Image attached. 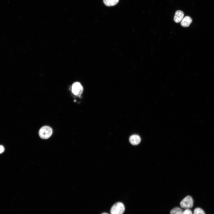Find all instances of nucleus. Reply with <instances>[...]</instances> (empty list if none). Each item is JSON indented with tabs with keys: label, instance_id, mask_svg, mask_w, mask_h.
I'll return each mask as SVG.
<instances>
[{
	"label": "nucleus",
	"instance_id": "1",
	"mask_svg": "<svg viewBox=\"0 0 214 214\" xmlns=\"http://www.w3.org/2000/svg\"><path fill=\"white\" fill-rule=\"evenodd\" d=\"M52 133V129L51 127L48 126H44L40 129L38 133L40 138L47 139L51 137Z\"/></svg>",
	"mask_w": 214,
	"mask_h": 214
},
{
	"label": "nucleus",
	"instance_id": "2",
	"mask_svg": "<svg viewBox=\"0 0 214 214\" xmlns=\"http://www.w3.org/2000/svg\"><path fill=\"white\" fill-rule=\"evenodd\" d=\"M125 207L122 202H118L113 205L111 208V214H123L125 210Z\"/></svg>",
	"mask_w": 214,
	"mask_h": 214
},
{
	"label": "nucleus",
	"instance_id": "3",
	"mask_svg": "<svg viewBox=\"0 0 214 214\" xmlns=\"http://www.w3.org/2000/svg\"><path fill=\"white\" fill-rule=\"evenodd\" d=\"M193 202L192 197L190 196H188L181 201L180 204L182 208L188 209L193 206Z\"/></svg>",
	"mask_w": 214,
	"mask_h": 214
},
{
	"label": "nucleus",
	"instance_id": "4",
	"mask_svg": "<svg viewBox=\"0 0 214 214\" xmlns=\"http://www.w3.org/2000/svg\"><path fill=\"white\" fill-rule=\"evenodd\" d=\"M83 90V87L79 82L74 83L72 86V91L75 95L80 97Z\"/></svg>",
	"mask_w": 214,
	"mask_h": 214
},
{
	"label": "nucleus",
	"instance_id": "5",
	"mask_svg": "<svg viewBox=\"0 0 214 214\" xmlns=\"http://www.w3.org/2000/svg\"><path fill=\"white\" fill-rule=\"evenodd\" d=\"M184 16L183 12L181 10H178L175 12L174 18V21L176 23H179L182 21Z\"/></svg>",
	"mask_w": 214,
	"mask_h": 214
},
{
	"label": "nucleus",
	"instance_id": "6",
	"mask_svg": "<svg viewBox=\"0 0 214 214\" xmlns=\"http://www.w3.org/2000/svg\"><path fill=\"white\" fill-rule=\"evenodd\" d=\"M129 140L132 144L135 145L138 144L140 143L141 139L139 135L134 134L130 137Z\"/></svg>",
	"mask_w": 214,
	"mask_h": 214
},
{
	"label": "nucleus",
	"instance_id": "7",
	"mask_svg": "<svg viewBox=\"0 0 214 214\" xmlns=\"http://www.w3.org/2000/svg\"><path fill=\"white\" fill-rule=\"evenodd\" d=\"M192 21L191 18L189 16H186L181 21V25L184 27H188Z\"/></svg>",
	"mask_w": 214,
	"mask_h": 214
},
{
	"label": "nucleus",
	"instance_id": "8",
	"mask_svg": "<svg viewBox=\"0 0 214 214\" xmlns=\"http://www.w3.org/2000/svg\"><path fill=\"white\" fill-rule=\"evenodd\" d=\"M119 0H103L105 4L107 6H112L116 5Z\"/></svg>",
	"mask_w": 214,
	"mask_h": 214
},
{
	"label": "nucleus",
	"instance_id": "9",
	"mask_svg": "<svg viewBox=\"0 0 214 214\" xmlns=\"http://www.w3.org/2000/svg\"><path fill=\"white\" fill-rule=\"evenodd\" d=\"M183 211L179 207H175L170 211V214H183Z\"/></svg>",
	"mask_w": 214,
	"mask_h": 214
},
{
	"label": "nucleus",
	"instance_id": "10",
	"mask_svg": "<svg viewBox=\"0 0 214 214\" xmlns=\"http://www.w3.org/2000/svg\"><path fill=\"white\" fill-rule=\"evenodd\" d=\"M193 214H205L204 211L200 208H195L193 212Z\"/></svg>",
	"mask_w": 214,
	"mask_h": 214
},
{
	"label": "nucleus",
	"instance_id": "11",
	"mask_svg": "<svg viewBox=\"0 0 214 214\" xmlns=\"http://www.w3.org/2000/svg\"><path fill=\"white\" fill-rule=\"evenodd\" d=\"M183 214H192L191 210L189 209H186L183 212Z\"/></svg>",
	"mask_w": 214,
	"mask_h": 214
},
{
	"label": "nucleus",
	"instance_id": "12",
	"mask_svg": "<svg viewBox=\"0 0 214 214\" xmlns=\"http://www.w3.org/2000/svg\"><path fill=\"white\" fill-rule=\"evenodd\" d=\"M4 150V147L1 145H0V154L2 153Z\"/></svg>",
	"mask_w": 214,
	"mask_h": 214
},
{
	"label": "nucleus",
	"instance_id": "13",
	"mask_svg": "<svg viewBox=\"0 0 214 214\" xmlns=\"http://www.w3.org/2000/svg\"><path fill=\"white\" fill-rule=\"evenodd\" d=\"M101 214H108L106 213H102Z\"/></svg>",
	"mask_w": 214,
	"mask_h": 214
}]
</instances>
